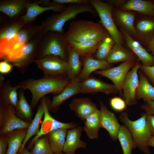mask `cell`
<instances>
[{"mask_svg":"<svg viewBox=\"0 0 154 154\" xmlns=\"http://www.w3.org/2000/svg\"><path fill=\"white\" fill-rule=\"evenodd\" d=\"M63 75L44 76L37 79H28L18 82V88L29 90L32 98L30 106L32 109L37 105L39 100L48 94L56 95L60 94L70 82Z\"/></svg>","mask_w":154,"mask_h":154,"instance_id":"obj_1","label":"cell"},{"mask_svg":"<svg viewBox=\"0 0 154 154\" xmlns=\"http://www.w3.org/2000/svg\"><path fill=\"white\" fill-rule=\"evenodd\" d=\"M86 12L94 16L98 14L90 3L68 4L63 11L51 15L42 23L41 32L44 36L50 31L63 33L64 25L67 22L80 13Z\"/></svg>","mask_w":154,"mask_h":154,"instance_id":"obj_2","label":"cell"},{"mask_svg":"<svg viewBox=\"0 0 154 154\" xmlns=\"http://www.w3.org/2000/svg\"><path fill=\"white\" fill-rule=\"evenodd\" d=\"M108 33L101 24L79 19L71 22L64 34L68 41L80 42L103 38Z\"/></svg>","mask_w":154,"mask_h":154,"instance_id":"obj_3","label":"cell"},{"mask_svg":"<svg viewBox=\"0 0 154 154\" xmlns=\"http://www.w3.org/2000/svg\"><path fill=\"white\" fill-rule=\"evenodd\" d=\"M68 41L64 33L50 31L42 37L36 59L48 55H53L67 61Z\"/></svg>","mask_w":154,"mask_h":154,"instance_id":"obj_4","label":"cell"},{"mask_svg":"<svg viewBox=\"0 0 154 154\" xmlns=\"http://www.w3.org/2000/svg\"><path fill=\"white\" fill-rule=\"evenodd\" d=\"M119 118L130 131L136 147L145 153L149 154L147 143L152 135L147 121L145 113L135 121L130 119L127 114L125 112L121 114Z\"/></svg>","mask_w":154,"mask_h":154,"instance_id":"obj_5","label":"cell"},{"mask_svg":"<svg viewBox=\"0 0 154 154\" xmlns=\"http://www.w3.org/2000/svg\"><path fill=\"white\" fill-rule=\"evenodd\" d=\"M40 32L29 42L20 48L10 58L11 64L24 73L29 65L36 59L38 50L43 36Z\"/></svg>","mask_w":154,"mask_h":154,"instance_id":"obj_6","label":"cell"},{"mask_svg":"<svg viewBox=\"0 0 154 154\" xmlns=\"http://www.w3.org/2000/svg\"><path fill=\"white\" fill-rule=\"evenodd\" d=\"M42 26L27 24L12 38L0 44V59L13 51L22 46L34 37L42 30Z\"/></svg>","mask_w":154,"mask_h":154,"instance_id":"obj_7","label":"cell"},{"mask_svg":"<svg viewBox=\"0 0 154 154\" xmlns=\"http://www.w3.org/2000/svg\"><path fill=\"white\" fill-rule=\"evenodd\" d=\"M90 3L99 15L101 24L113 39L115 44L122 45L124 37L117 28L114 20L112 15L113 7L99 0H90Z\"/></svg>","mask_w":154,"mask_h":154,"instance_id":"obj_8","label":"cell"},{"mask_svg":"<svg viewBox=\"0 0 154 154\" xmlns=\"http://www.w3.org/2000/svg\"><path fill=\"white\" fill-rule=\"evenodd\" d=\"M16 114L15 107L13 105H0L1 135L5 134L15 130L29 128L31 123L19 118Z\"/></svg>","mask_w":154,"mask_h":154,"instance_id":"obj_9","label":"cell"},{"mask_svg":"<svg viewBox=\"0 0 154 154\" xmlns=\"http://www.w3.org/2000/svg\"><path fill=\"white\" fill-rule=\"evenodd\" d=\"M38 68L41 70L44 76H62L67 74L68 63L59 57L48 55L36 59L33 62Z\"/></svg>","mask_w":154,"mask_h":154,"instance_id":"obj_10","label":"cell"},{"mask_svg":"<svg viewBox=\"0 0 154 154\" xmlns=\"http://www.w3.org/2000/svg\"><path fill=\"white\" fill-rule=\"evenodd\" d=\"M46 100L45 97L44 118L38 133L33 138L28 146V149L32 148L35 141L38 139L51 131L62 128L69 129L77 127V125L75 123H63L54 118L49 113Z\"/></svg>","mask_w":154,"mask_h":154,"instance_id":"obj_11","label":"cell"},{"mask_svg":"<svg viewBox=\"0 0 154 154\" xmlns=\"http://www.w3.org/2000/svg\"><path fill=\"white\" fill-rule=\"evenodd\" d=\"M136 62L127 61L123 62L116 67L105 70H96L94 72V73L110 79L113 83L118 92L122 95V87L125 78Z\"/></svg>","mask_w":154,"mask_h":154,"instance_id":"obj_12","label":"cell"},{"mask_svg":"<svg viewBox=\"0 0 154 154\" xmlns=\"http://www.w3.org/2000/svg\"><path fill=\"white\" fill-rule=\"evenodd\" d=\"M141 63L137 61L129 72L123 81L122 87V96L127 105L131 106L137 103L136 92L139 82L138 72Z\"/></svg>","mask_w":154,"mask_h":154,"instance_id":"obj_13","label":"cell"},{"mask_svg":"<svg viewBox=\"0 0 154 154\" xmlns=\"http://www.w3.org/2000/svg\"><path fill=\"white\" fill-rule=\"evenodd\" d=\"M66 6L55 3L49 0H40L32 1L27 6L26 13L22 16L27 24H30L37 17L44 12L52 10L60 12L65 8Z\"/></svg>","mask_w":154,"mask_h":154,"instance_id":"obj_14","label":"cell"},{"mask_svg":"<svg viewBox=\"0 0 154 154\" xmlns=\"http://www.w3.org/2000/svg\"><path fill=\"white\" fill-rule=\"evenodd\" d=\"M135 33L133 37L146 46L154 37V17L142 15L136 18Z\"/></svg>","mask_w":154,"mask_h":154,"instance_id":"obj_15","label":"cell"},{"mask_svg":"<svg viewBox=\"0 0 154 154\" xmlns=\"http://www.w3.org/2000/svg\"><path fill=\"white\" fill-rule=\"evenodd\" d=\"M79 93L94 94L103 92L106 94L118 93L115 86L104 82L94 77H90L80 81Z\"/></svg>","mask_w":154,"mask_h":154,"instance_id":"obj_16","label":"cell"},{"mask_svg":"<svg viewBox=\"0 0 154 154\" xmlns=\"http://www.w3.org/2000/svg\"><path fill=\"white\" fill-rule=\"evenodd\" d=\"M119 30L124 37L127 47L136 55L141 64L145 66H154V57L124 29L120 28Z\"/></svg>","mask_w":154,"mask_h":154,"instance_id":"obj_17","label":"cell"},{"mask_svg":"<svg viewBox=\"0 0 154 154\" xmlns=\"http://www.w3.org/2000/svg\"><path fill=\"white\" fill-rule=\"evenodd\" d=\"M101 127L106 129L111 138L116 141L117 139L118 131L121 125L117 117L109 110L102 102L100 101Z\"/></svg>","mask_w":154,"mask_h":154,"instance_id":"obj_18","label":"cell"},{"mask_svg":"<svg viewBox=\"0 0 154 154\" xmlns=\"http://www.w3.org/2000/svg\"><path fill=\"white\" fill-rule=\"evenodd\" d=\"M83 67L78 76L80 81L89 77L93 72L105 70L112 67V64L106 60H100L93 58L92 55L82 57Z\"/></svg>","mask_w":154,"mask_h":154,"instance_id":"obj_19","label":"cell"},{"mask_svg":"<svg viewBox=\"0 0 154 154\" xmlns=\"http://www.w3.org/2000/svg\"><path fill=\"white\" fill-rule=\"evenodd\" d=\"M112 15L114 22L120 28L126 31L132 37L135 33L134 23L136 17L131 11H125L117 7H113Z\"/></svg>","mask_w":154,"mask_h":154,"instance_id":"obj_20","label":"cell"},{"mask_svg":"<svg viewBox=\"0 0 154 154\" xmlns=\"http://www.w3.org/2000/svg\"><path fill=\"white\" fill-rule=\"evenodd\" d=\"M80 82L78 76L70 80L68 84L60 94L53 97L50 105L51 109L53 111L56 110L64 101L79 93Z\"/></svg>","mask_w":154,"mask_h":154,"instance_id":"obj_21","label":"cell"},{"mask_svg":"<svg viewBox=\"0 0 154 154\" xmlns=\"http://www.w3.org/2000/svg\"><path fill=\"white\" fill-rule=\"evenodd\" d=\"M32 1L30 0H1L0 11L10 19L18 17L26 11L27 6Z\"/></svg>","mask_w":154,"mask_h":154,"instance_id":"obj_22","label":"cell"},{"mask_svg":"<svg viewBox=\"0 0 154 154\" xmlns=\"http://www.w3.org/2000/svg\"><path fill=\"white\" fill-rule=\"evenodd\" d=\"M0 105H11L16 107L18 101V87L12 86L10 81L4 80L3 75L0 74Z\"/></svg>","mask_w":154,"mask_h":154,"instance_id":"obj_23","label":"cell"},{"mask_svg":"<svg viewBox=\"0 0 154 154\" xmlns=\"http://www.w3.org/2000/svg\"><path fill=\"white\" fill-rule=\"evenodd\" d=\"M69 107L83 121L98 109L95 103L86 98L74 99L69 104Z\"/></svg>","mask_w":154,"mask_h":154,"instance_id":"obj_24","label":"cell"},{"mask_svg":"<svg viewBox=\"0 0 154 154\" xmlns=\"http://www.w3.org/2000/svg\"><path fill=\"white\" fill-rule=\"evenodd\" d=\"M106 60L111 64L127 61L139 60L136 55L129 48L115 44Z\"/></svg>","mask_w":154,"mask_h":154,"instance_id":"obj_25","label":"cell"},{"mask_svg":"<svg viewBox=\"0 0 154 154\" xmlns=\"http://www.w3.org/2000/svg\"><path fill=\"white\" fill-rule=\"evenodd\" d=\"M82 128L80 126L67 130L62 151L66 154H74L78 148L86 146V143L80 139Z\"/></svg>","mask_w":154,"mask_h":154,"instance_id":"obj_26","label":"cell"},{"mask_svg":"<svg viewBox=\"0 0 154 154\" xmlns=\"http://www.w3.org/2000/svg\"><path fill=\"white\" fill-rule=\"evenodd\" d=\"M26 24L22 16L10 19L0 29V43L6 42L13 38Z\"/></svg>","mask_w":154,"mask_h":154,"instance_id":"obj_27","label":"cell"},{"mask_svg":"<svg viewBox=\"0 0 154 154\" xmlns=\"http://www.w3.org/2000/svg\"><path fill=\"white\" fill-rule=\"evenodd\" d=\"M120 8L122 10L136 11L143 15L154 17V3L152 1L129 0Z\"/></svg>","mask_w":154,"mask_h":154,"instance_id":"obj_28","label":"cell"},{"mask_svg":"<svg viewBox=\"0 0 154 154\" xmlns=\"http://www.w3.org/2000/svg\"><path fill=\"white\" fill-rule=\"evenodd\" d=\"M104 37L80 42L74 41H68V42L70 46L77 52L80 56L83 57L92 55L95 53L101 41Z\"/></svg>","mask_w":154,"mask_h":154,"instance_id":"obj_29","label":"cell"},{"mask_svg":"<svg viewBox=\"0 0 154 154\" xmlns=\"http://www.w3.org/2000/svg\"><path fill=\"white\" fill-rule=\"evenodd\" d=\"M27 129H17L5 134L8 143L6 154H17L26 136Z\"/></svg>","mask_w":154,"mask_h":154,"instance_id":"obj_30","label":"cell"},{"mask_svg":"<svg viewBox=\"0 0 154 154\" xmlns=\"http://www.w3.org/2000/svg\"><path fill=\"white\" fill-rule=\"evenodd\" d=\"M138 74L139 82L135 94L136 99H143L154 101V87L139 69Z\"/></svg>","mask_w":154,"mask_h":154,"instance_id":"obj_31","label":"cell"},{"mask_svg":"<svg viewBox=\"0 0 154 154\" xmlns=\"http://www.w3.org/2000/svg\"><path fill=\"white\" fill-rule=\"evenodd\" d=\"M84 130L88 137L93 139L98 137V131L101 127L100 111L97 109L94 112L88 116L85 120Z\"/></svg>","mask_w":154,"mask_h":154,"instance_id":"obj_32","label":"cell"},{"mask_svg":"<svg viewBox=\"0 0 154 154\" xmlns=\"http://www.w3.org/2000/svg\"><path fill=\"white\" fill-rule=\"evenodd\" d=\"M45 97L41 99L40 103L38 107L36 115L27 129L26 136L19 152L24 149L26 143L29 139L33 136L37 135L39 131L40 124L44 114V102Z\"/></svg>","mask_w":154,"mask_h":154,"instance_id":"obj_33","label":"cell"},{"mask_svg":"<svg viewBox=\"0 0 154 154\" xmlns=\"http://www.w3.org/2000/svg\"><path fill=\"white\" fill-rule=\"evenodd\" d=\"M68 129L62 128L51 131L47 135L50 148L53 153L61 152L65 143Z\"/></svg>","mask_w":154,"mask_h":154,"instance_id":"obj_34","label":"cell"},{"mask_svg":"<svg viewBox=\"0 0 154 154\" xmlns=\"http://www.w3.org/2000/svg\"><path fill=\"white\" fill-rule=\"evenodd\" d=\"M80 54L70 46L68 49V69L67 74L68 79L70 80L78 76L81 70L82 63Z\"/></svg>","mask_w":154,"mask_h":154,"instance_id":"obj_35","label":"cell"},{"mask_svg":"<svg viewBox=\"0 0 154 154\" xmlns=\"http://www.w3.org/2000/svg\"><path fill=\"white\" fill-rule=\"evenodd\" d=\"M117 139L122 147L123 154H131L132 149L136 147L130 131L124 125H121Z\"/></svg>","mask_w":154,"mask_h":154,"instance_id":"obj_36","label":"cell"},{"mask_svg":"<svg viewBox=\"0 0 154 154\" xmlns=\"http://www.w3.org/2000/svg\"><path fill=\"white\" fill-rule=\"evenodd\" d=\"M21 89L19 93V99L15 109L16 114L21 118L25 119L30 123L32 121V111L31 106L25 98L24 91Z\"/></svg>","mask_w":154,"mask_h":154,"instance_id":"obj_37","label":"cell"},{"mask_svg":"<svg viewBox=\"0 0 154 154\" xmlns=\"http://www.w3.org/2000/svg\"><path fill=\"white\" fill-rule=\"evenodd\" d=\"M115 44L113 39L108 33L101 41L95 52V58L100 60H106Z\"/></svg>","mask_w":154,"mask_h":154,"instance_id":"obj_38","label":"cell"},{"mask_svg":"<svg viewBox=\"0 0 154 154\" xmlns=\"http://www.w3.org/2000/svg\"><path fill=\"white\" fill-rule=\"evenodd\" d=\"M32 154H54L47 136H42L35 141L31 152Z\"/></svg>","mask_w":154,"mask_h":154,"instance_id":"obj_39","label":"cell"},{"mask_svg":"<svg viewBox=\"0 0 154 154\" xmlns=\"http://www.w3.org/2000/svg\"><path fill=\"white\" fill-rule=\"evenodd\" d=\"M110 103L112 109L118 112H123L125 110L127 105L123 99L118 97L111 98Z\"/></svg>","mask_w":154,"mask_h":154,"instance_id":"obj_40","label":"cell"},{"mask_svg":"<svg viewBox=\"0 0 154 154\" xmlns=\"http://www.w3.org/2000/svg\"><path fill=\"white\" fill-rule=\"evenodd\" d=\"M139 69L142 72L149 82L154 87V66H145L141 64Z\"/></svg>","mask_w":154,"mask_h":154,"instance_id":"obj_41","label":"cell"},{"mask_svg":"<svg viewBox=\"0 0 154 154\" xmlns=\"http://www.w3.org/2000/svg\"><path fill=\"white\" fill-rule=\"evenodd\" d=\"M144 103L140 107L143 110L146 114L154 115V101L150 100H144Z\"/></svg>","mask_w":154,"mask_h":154,"instance_id":"obj_42","label":"cell"},{"mask_svg":"<svg viewBox=\"0 0 154 154\" xmlns=\"http://www.w3.org/2000/svg\"><path fill=\"white\" fill-rule=\"evenodd\" d=\"M52 2L60 5L64 4H83L90 3V0H52Z\"/></svg>","mask_w":154,"mask_h":154,"instance_id":"obj_43","label":"cell"},{"mask_svg":"<svg viewBox=\"0 0 154 154\" xmlns=\"http://www.w3.org/2000/svg\"><path fill=\"white\" fill-rule=\"evenodd\" d=\"M14 66L10 63L5 61L0 62V72L1 74H5L10 72Z\"/></svg>","mask_w":154,"mask_h":154,"instance_id":"obj_44","label":"cell"},{"mask_svg":"<svg viewBox=\"0 0 154 154\" xmlns=\"http://www.w3.org/2000/svg\"><path fill=\"white\" fill-rule=\"evenodd\" d=\"M1 135L0 138V154H6L8 146V137L7 135Z\"/></svg>","mask_w":154,"mask_h":154,"instance_id":"obj_45","label":"cell"},{"mask_svg":"<svg viewBox=\"0 0 154 154\" xmlns=\"http://www.w3.org/2000/svg\"><path fill=\"white\" fill-rule=\"evenodd\" d=\"M146 114V119L152 136L154 135V115Z\"/></svg>","mask_w":154,"mask_h":154,"instance_id":"obj_46","label":"cell"},{"mask_svg":"<svg viewBox=\"0 0 154 154\" xmlns=\"http://www.w3.org/2000/svg\"><path fill=\"white\" fill-rule=\"evenodd\" d=\"M127 1L125 0H109L106 1V3L115 7H120L124 5Z\"/></svg>","mask_w":154,"mask_h":154,"instance_id":"obj_47","label":"cell"},{"mask_svg":"<svg viewBox=\"0 0 154 154\" xmlns=\"http://www.w3.org/2000/svg\"><path fill=\"white\" fill-rule=\"evenodd\" d=\"M145 46L148 50L151 52V55L154 57V37Z\"/></svg>","mask_w":154,"mask_h":154,"instance_id":"obj_48","label":"cell"},{"mask_svg":"<svg viewBox=\"0 0 154 154\" xmlns=\"http://www.w3.org/2000/svg\"><path fill=\"white\" fill-rule=\"evenodd\" d=\"M147 145L148 147L151 146L154 147V135L152 136L148 141Z\"/></svg>","mask_w":154,"mask_h":154,"instance_id":"obj_49","label":"cell"},{"mask_svg":"<svg viewBox=\"0 0 154 154\" xmlns=\"http://www.w3.org/2000/svg\"><path fill=\"white\" fill-rule=\"evenodd\" d=\"M19 154H32L31 152H30L28 149L25 148L21 151L18 152Z\"/></svg>","mask_w":154,"mask_h":154,"instance_id":"obj_50","label":"cell"},{"mask_svg":"<svg viewBox=\"0 0 154 154\" xmlns=\"http://www.w3.org/2000/svg\"><path fill=\"white\" fill-rule=\"evenodd\" d=\"M54 154H65L64 153H62V152L60 153H54Z\"/></svg>","mask_w":154,"mask_h":154,"instance_id":"obj_51","label":"cell"},{"mask_svg":"<svg viewBox=\"0 0 154 154\" xmlns=\"http://www.w3.org/2000/svg\"><path fill=\"white\" fill-rule=\"evenodd\" d=\"M153 3H154V1H152Z\"/></svg>","mask_w":154,"mask_h":154,"instance_id":"obj_52","label":"cell"}]
</instances>
